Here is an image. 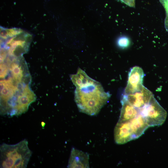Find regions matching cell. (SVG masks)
<instances>
[{"instance_id": "obj_1", "label": "cell", "mask_w": 168, "mask_h": 168, "mask_svg": "<svg viewBox=\"0 0 168 168\" xmlns=\"http://www.w3.org/2000/svg\"><path fill=\"white\" fill-rule=\"evenodd\" d=\"M74 85V100L79 111L90 115L97 114L110 96L99 82L87 74L81 77Z\"/></svg>"}, {"instance_id": "obj_2", "label": "cell", "mask_w": 168, "mask_h": 168, "mask_svg": "<svg viewBox=\"0 0 168 168\" xmlns=\"http://www.w3.org/2000/svg\"><path fill=\"white\" fill-rule=\"evenodd\" d=\"M0 167H26L32 152L28 146V141L24 139L15 144L3 143L0 146Z\"/></svg>"}, {"instance_id": "obj_3", "label": "cell", "mask_w": 168, "mask_h": 168, "mask_svg": "<svg viewBox=\"0 0 168 168\" xmlns=\"http://www.w3.org/2000/svg\"><path fill=\"white\" fill-rule=\"evenodd\" d=\"M149 127L146 119L140 114L129 120L118 122L114 129L115 142L117 144H123L137 139Z\"/></svg>"}, {"instance_id": "obj_4", "label": "cell", "mask_w": 168, "mask_h": 168, "mask_svg": "<svg viewBox=\"0 0 168 168\" xmlns=\"http://www.w3.org/2000/svg\"><path fill=\"white\" fill-rule=\"evenodd\" d=\"M149 127L160 126L165 122L167 113L153 96L149 102L139 109Z\"/></svg>"}, {"instance_id": "obj_5", "label": "cell", "mask_w": 168, "mask_h": 168, "mask_svg": "<svg viewBox=\"0 0 168 168\" xmlns=\"http://www.w3.org/2000/svg\"><path fill=\"white\" fill-rule=\"evenodd\" d=\"M144 73L142 69L138 66L133 67L128 74L127 86L124 94L127 95L140 90L143 86Z\"/></svg>"}, {"instance_id": "obj_6", "label": "cell", "mask_w": 168, "mask_h": 168, "mask_svg": "<svg viewBox=\"0 0 168 168\" xmlns=\"http://www.w3.org/2000/svg\"><path fill=\"white\" fill-rule=\"evenodd\" d=\"M36 100L35 94L30 88L29 84H27L18 96L16 108V116L26 112L30 105Z\"/></svg>"}, {"instance_id": "obj_7", "label": "cell", "mask_w": 168, "mask_h": 168, "mask_svg": "<svg viewBox=\"0 0 168 168\" xmlns=\"http://www.w3.org/2000/svg\"><path fill=\"white\" fill-rule=\"evenodd\" d=\"M123 96L131 105L139 109L148 103L153 96L152 93L144 86L138 91L127 95L124 94Z\"/></svg>"}, {"instance_id": "obj_8", "label": "cell", "mask_w": 168, "mask_h": 168, "mask_svg": "<svg viewBox=\"0 0 168 168\" xmlns=\"http://www.w3.org/2000/svg\"><path fill=\"white\" fill-rule=\"evenodd\" d=\"M89 161L88 154L72 148L67 167L71 168H89Z\"/></svg>"}, {"instance_id": "obj_9", "label": "cell", "mask_w": 168, "mask_h": 168, "mask_svg": "<svg viewBox=\"0 0 168 168\" xmlns=\"http://www.w3.org/2000/svg\"><path fill=\"white\" fill-rule=\"evenodd\" d=\"M121 103L122 108L118 122L129 120L140 114L139 109L131 105L123 96L121 99Z\"/></svg>"}, {"instance_id": "obj_10", "label": "cell", "mask_w": 168, "mask_h": 168, "mask_svg": "<svg viewBox=\"0 0 168 168\" xmlns=\"http://www.w3.org/2000/svg\"><path fill=\"white\" fill-rule=\"evenodd\" d=\"M7 64L9 70L11 72V78L16 83L20 84L23 82L24 75V68L19 63L14 61L8 63Z\"/></svg>"}, {"instance_id": "obj_11", "label": "cell", "mask_w": 168, "mask_h": 168, "mask_svg": "<svg viewBox=\"0 0 168 168\" xmlns=\"http://www.w3.org/2000/svg\"><path fill=\"white\" fill-rule=\"evenodd\" d=\"M117 44L119 47L122 48L128 47L130 44V41L128 38L125 36L121 37L119 38L117 41Z\"/></svg>"}, {"instance_id": "obj_12", "label": "cell", "mask_w": 168, "mask_h": 168, "mask_svg": "<svg viewBox=\"0 0 168 168\" xmlns=\"http://www.w3.org/2000/svg\"><path fill=\"white\" fill-rule=\"evenodd\" d=\"M164 7L166 12V17L164 21L165 28L168 32V0H159Z\"/></svg>"}, {"instance_id": "obj_13", "label": "cell", "mask_w": 168, "mask_h": 168, "mask_svg": "<svg viewBox=\"0 0 168 168\" xmlns=\"http://www.w3.org/2000/svg\"><path fill=\"white\" fill-rule=\"evenodd\" d=\"M129 7H135V0H120Z\"/></svg>"}]
</instances>
